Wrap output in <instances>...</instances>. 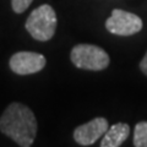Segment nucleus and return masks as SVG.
I'll return each instance as SVG.
<instances>
[{"instance_id":"obj_9","label":"nucleus","mask_w":147,"mask_h":147,"mask_svg":"<svg viewBox=\"0 0 147 147\" xmlns=\"http://www.w3.org/2000/svg\"><path fill=\"white\" fill-rule=\"evenodd\" d=\"M32 1H33V0H11L12 10L16 13H22L28 9V6L32 4Z\"/></svg>"},{"instance_id":"obj_2","label":"nucleus","mask_w":147,"mask_h":147,"mask_svg":"<svg viewBox=\"0 0 147 147\" xmlns=\"http://www.w3.org/2000/svg\"><path fill=\"white\" fill-rule=\"evenodd\" d=\"M57 24L58 20L54 9L48 4H44L31 12L25 26L34 39L47 42L55 34Z\"/></svg>"},{"instance_id":"obj_6","label":"nucleus","mask_w":147,"mask_h":147,"mask_svg":"<svg viewBox=\"0 0 147 147\" xmlns=\"http://www.w3.org/2000/svg\"><path fill=\"white\" fill-rule=\"evenodd\" d=\"M108 130V121L104 118H94L88 123L77 126L74 131V139L81 146H91Z\"/></svg>"},{"instance_id":"obj_3","label":"nucleus","mask_w":147,"mask_h":147,"mask_svg":"<svg viewBox=\"0 0 147 147\" xmlns=\"http://www.w3.org/2000/svg\"><path fill=\"white\" fill-rule=\"evenodd\" d=\"M71 61L76 67L91 71H100L109 65V55L104 49L92 44H77L70 54Z\"/></svg>"},{"instance_id":"obj_10","label":"nucleus","mask_w":147,"mask_h":147,"mask_svg":"<svg viewBox=\"0 0 147 147\" xmlns=\"http://www.w3.org/2000/svg\"><path fill=\"white\" fill-rule=\"evenodd\" d=\"M140 69H141V71L147 76V52H146V54H145L144 59H142L141 63H140Z\"/></svg>"},{"instance_id":"obj_5","label":"nucleus","mask_w":147,"mask_h":147,"mask_svg":"<svg viewBox=\"0 0 147 147\" xmlns=\"http://www.w3.org/2000/svg\"><path fill=\"white\" fill-rule=\"evenodd\" d=\"M47 60L42 54L34 52H18L10 58V69L17 75H31L40 71Z\"/></svg>"},{"instance_id":"obj_1","label":"nucleus","mask_w":147,"mask_h":147,"mask_svg":"<svg viewBox=\"0 0 147 147\" xmlns=\"http://www.w3.org/2000/svg\"><path fill=\"white\" fill-rule=\"evenodd\" d=\"M0 131L21 147H30L37 135L33 112L22 103H11L0 117Z\"/></svg>"},{"instance_id":"obj_8","label":"nucleus","mask_w":147,"mask_h":147,"mask_svg":"<svg viewBox=\"0 0 147 147\" xmlns=\"http://www.w3.org/2000/svg\"><path fill=\"white\" fill-rule=\"evenodd\" d=\"M134 146L147 147V121L136 124L134 131Z\"/></svg>"},{"instance_id":"obj_4","label":"nucleus","mask_w":147,"mask_h":147,"mask_svg":"<svg viewBox=\"0 0 147 147\" xmlns=\"http://www.w3.org/2000/svg\"><path fill=\"white\" fill-rule=\"evenodd\" d=\"M107 30L117 36H132L142 30V20L129 11L114 9L105 22Z\"/></svg>"},{"instance_id":"obj_7","label":"nucleus","mask_w":147,"mask_h":147,"mask_svg":"<svg viewBox=\"0 0 147 147\" xmlns=\"http://www.w3.org/2000/svg\"><path fill=\"white\" fill-rule=\"evenodd\" d=\"M130 134V126L125 123H117L108 127L100 142V147H119Z\"/></svg>"}]
</instances>
